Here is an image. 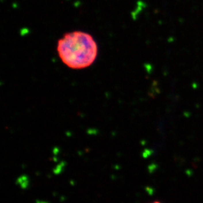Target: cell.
<instances>
[{"instance_id": "7a4b0ae2", "label": "cell", "mask_w": 203, "mask_h": 203, "mask_svg": "<svg viewBox=\"0 0 203 203\" xmlns=\"http://www.w3.org/2000/svg\"><path fill=\"white\" fill-rule=\"evenodd\" d=\"M191 172H192V171H191V170H187V173H188V174H189V176H191Z\"/></svg>"}, {"instance_id": "6da1fadb", "label": "cell", "mask_w": 203, "mask_h": 203, "mask_svg": "<svg viewBox=\"0 0 203 203\" xmlns=\"http://www.w3.org/2000/svg\"><path fill=\"white\" fill-rule=\"evenodd\" d=\"M57 51L63 63L72 69L91 66L97 56V45L90 34L82 31L69 32L58 41Z\"/></svg>"}]
</instances>
